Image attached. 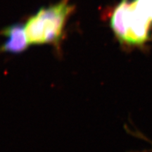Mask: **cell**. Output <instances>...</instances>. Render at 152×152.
<instances>
[{"label": "cell", "instance_id": "5b68a950", "mask_svg": "<svg viewBox=\"0 0 152 152\" xmlns=\"http://www.w3.org/2000/svg\"><path fill=\"white\" fill-rule=\"evenodd\" d=\"M147 140H148V139H147ZM148 141H149V142H150V144H151V149H149V150H148V151L152 152V142L151 141V140H148Z\"/></svg>", "mask_w": 152, "mask_h": 152}, {"label": "cell", "instance_id": "277c9868", "mask_svg": "<svg viewBox=\"0 0 152 152\" xmlns=\"http://www.w3.org/2000/svg\"><path fill=\"white\" fill-rule=\"evenodd\" d=\"M134 8L152 23V0H133Z\"/></svg>", "mask_w": 152, "mask_h": 152}, {"label": "cell", "instance_id": "3957f363", "mask_svg": "<svg viewBox=\"0 0 152 152\" xmlns=\"http://www.w3.org/2000/svg\"><path fill=\"white\" fill-rule=\"evenodd\" d=\"M1 35L7 37V40L0 47V52L19 54L28 48V42L25 26L21 24H14L5 28L1 31Z\"/></svg>", "mask_w": 152, "mask_h": 152}, {"label": "cell", "instance_id": "7a4b0ae2", "mask_svg": "<svg viewBox=\"0 0 152 152\" xmlns=\"http://www.w3.org/2000/svg\"><path fill=\"white\" fill-rule=\"evenodd\" d=\"M111 27L121 43L142 47L151 39L152 23L133 7L130 0H121L113 10Z\"/></svg>", "mask_w": 152, "mask_h": 152}, {"label": "cell", "instance_id": "6da1fadb", "mask_svg": "<svg viewBox=\"0 0 152 152\" xmlns=\"http://www.w3.org/2000/svg\"><path fill=\"white\" fill-rule=\"evenodd\" d=\"M73 10V7L68 0H61L56 4L39 10L25 26L30 45L58 44L68 17Z\"/></svg>", "mask_w": 152, "mask_h": 152}]
</instances>
